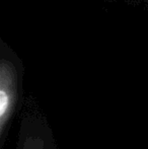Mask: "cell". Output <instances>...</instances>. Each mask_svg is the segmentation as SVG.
I'll use <instances>...</instances> for the list:
<instances>
[{
  "label": "cell",
  "instance_id": "2",
  "mask_svg": "<svg viewBox=\"0 0 148 149\" xmlns=\"http://www.w3.org/2000/svg\"><path fill=\"white\" fill-rule=\"evenodd\" d=\"M15 149H59L47 116L32 98L20 113Z\"/></svg>",
  "mask_w": 148,
  "mask_h": 149
},
{
  "label": "cell",
  "instance_id": "1",
  "mask_svg": "<svg viewBox=\"0 0 148 149\" xmlns=\"http://www.w3.org/2000/svg\"><path fill=\"white\" fill-rule=\"evenodd\" d=\"M24 108L20 73L7 58L0 60V149L6 143L13 121Z\"/></svg>",
  "mask_w": 148,
  "mask_h": 149
}]
</instances>
